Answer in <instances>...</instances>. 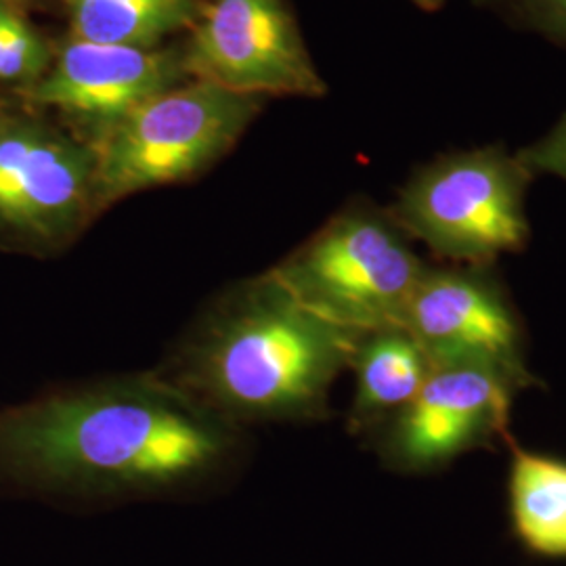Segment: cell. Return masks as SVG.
Here are the masks:
<instances>
[{
	"instance_id": "obj_1",
	"label": "cell",
	"mask_w": 566,
	"mask_h": 566,
	"mask_svg": "<svg viewBox=\"0 0 566 566\" xmlns=\"http://www.w3.org/2000/svg\"><path fill=\"white\" fill-rule=\"evenodd\" d=\"M248 455L245 430L154 369L0 407V489L74 510L208 495L243 472Z\"/></svg>"
},
{
	"instance_id": "obj_2",
	"label": "cell",
	"mask_w": 566,
	"mask_h": 566,
	"mask_svg": "<svg viewBox=\"0 0 566 566\" xmlns=\"http://www.w3.org/2000/svg\"><path fill=\"white\" fill-rule=\"evenodd\" d=\"M357 336L298 303L269 271L203 304L154 371L227 424H313Z\"/></svg>"
},
{
	"instance_id": "obj_3",
	"label": "cell",
	"mask_w": 566,
	"mask_h": 566,
	"mask_svg": "<svg viewBox=\"0 0 566 566\" xmlns=\"http://www.w3.org/2000/svg\"><path fill=\"white\" fill-rule=\"evenodd\" d=\"M424 259L388 208L346 203L271 273L311 313L361 336L403 325Z\"/></svg>"
},
{
	"instance_id": "obj_4",
	"label": "cell",
	"mask_w": 566,
	"mask_h": 566,
	"mask_svg": "<svg viewBox=\"0 0 566 566\" xmlns=\"http://www.w3.org/2000/svg\"><path fill=\"white\" fill-rule=\"evenodd\" d=\"M533 179L504 145L449 151L418 166L388 212L439 261L495 266L531 240L526 193Z\"/></svg>"
},
{
	"instance_id": "obj_5",
	"label": "cell",
	"mask_w": 566,
	"mask_h": 566,
	"mask_svg": "<svg viewBox=\"0 0 566 566\" xmlns=\"http://www.w3.org/2000/svg\"><path fill=\"white\" fill-rule=\"evenodd\" d=\"M261 105V97L187 81L135 109L93 147L102 212L210 170L242 139Z\"/></svg>"
},
{
	"instance_id": "obj_6",
	"label": "cell",
	"mask_w": 566,
	"mask_h": 566,
	"mask_svg": "<svg viewBox=\"0 0 566 566\" xmlns=\"http://www.w3.org/2000/svg\"><path fill=\"white\" fill-rule=\"evenodd\" d=\"M102 214L95 149L74 133L0 116V242L57 254Z\"/></svg>"
},
{
	"instance_id": "obj_7",
	"label": "cell",
	"mask_w": 566,
	"mask_h": 566,
	"mask_svg": "<svg viewBox=\"0 0 566 566\" xmlns=\"http://www.w3.org/2000/svg\"><path fill=\"white\" fill-rule=\"evenodd\" d=\"M181 49L191 81L261 99L327 93L287 0H212Z\"/></svg>"
},
{
	"instance_id": "obj_8",
	"label": "cell",
	"mask_w": 566,
	"mask_h": 566,
	"mask_svg": "<svg viewBox=\"0 0 566 566\" xmlns=\"http://www.w3.org/2000/svg\"><path fill=\"white\" fill-rule=\"evenodd\" d=\"M403 327L434 367H483L518 392L537 385L526 365L525 325L495 266L428 264Z\"/></svg>"
},
{
	"instance_id": "obj_9",
	"label": "cell",
	"mask_w": 566,
	"mask_h": 566,
	"mask_svg": "<svg viewBox=\"0 0 566 566\" xmlns=\"http://www.w3.org/2000/svg\"><path fill=\"white\" fill-rule=\"evenodd\" d=\"M516 388L472 365H437L418 395L371 439L386 470L432 474L468 451L510 437Z\"/></svg>"
},
{
	"instance_id": "obj_10",
	"label": "cell",
	"mask_w": 566,
	"mask_h": 566,
	"mask_svg": "<svg viewBox=\"0 0 566 566\" xmlns=\"http://www.w3.org/2000/svg\"><path fill=\"white\" fill-rule=\"evenodd\" d=\"M187 81L181 46L145 49L72 36L25 97L57 109L72 122L74 135L95 147L135 109Z\"/></svg>"
},
{
	"instance_id": "obj_11",
	"label": "cell",
	"mask_w": 566,
	"mask_h": 566,
	"mask_svg": "<svg viewBox=\"0 0 566 566\" xmlns=\"http://www.w3.org/2000/svg\"><path fill=\"white\" fill-rule=\"evenodd\" d=\"M432 367L424 348L403 325L357 336L348 359L355 392L346 430L359 439H374L418 395Z\"/></svg>"
},
{
	"instance_id": "obj_12",
	"label": "cell",
	"mask_w": 566,
	"mask_h": 566,
	"mask_svg": "<svg viewBox=\"0 0 566 566\" xmlns=\"http://www.w3.org/2000/svg\"><path fill=\"white\" fill-rule=\"evenodd\" d=\"M507 470L510 531L537 560H566V460L518 446L512 434Z\"/></svg>"
},
{
	"instance_id": "obj_13",
	"label": "cell",
	"mask_w": 566,
	"mask_h": 566,
	"mask_svg": "<svg viewBox=\"0 0 566 566\" xmlns=\"http://www.w3.org/2000/svg\"><path fill=\"white\" fill-rule=\"evenodd\" d=\"M72 36L128 46H163L200 20V0H63Z\"/></svg>"
},
{
	"instance_id": "obj_14",
	"label": "cell",
	"mask_w": 566,
	"mask_h": 566,
	"mask_svg": "<svg viewBox=\"0 0 566 566\" xmlns=\"http://www.w3.org/2000/svg\"><path fill=\"white\" fill-rule=\"evenodd\" d=\"M55 53L9 0H0V81L30 88L51 67Z\"/></svg>"
},
{
	"instance_id": "obj_15",
	"label": "cell",
	"mask_w": 566,
	"mask_h": 566,
	"mask_svg": "<svg viewBox=\"0 0 566 566\" xmlns=\"http://www.w3.org/2000/svg\"><path fill=\"white\" fill-rule=\"evenodd\" d=\"M486 7L514 28L566 46V0H486Z\"/></svg>"
},
{
	"instance_id": "obj_16",
	"label": "cell",
	"mask_w": 566,
	"mask_h": 566,
	"mask_svg": "<svg viewBox=\"0 0 566 566\" xmlns=\"http://www.w3.org/2000/svg\"><path fill=\"white\" fill-rule=\"evenodd\" d=\"M533 177L552 175L566 181V114L542 139L516 151Z\"/></svg>"
},
{
	"instance_id": "obj_17",
	"label": "cell",
	"mask_w": 566,
	"mask_h": 566,
	"mask_svg": "<svg viewBox=\"0 0 566 566\" xmlns=\"http://www.w3.org/2000/svg\"><path fill=\"white\" fill-rule=\"evenodd\" d=\"M411 2L428 13H434L446 4V0H411Z\"/></svg>"
}]
</instances>
